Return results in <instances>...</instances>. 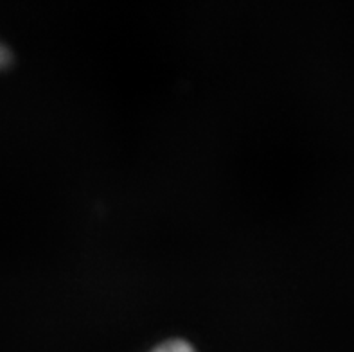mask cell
I'll return each instance as SVG.
<instances>
[{"label":"cell","instance_id":"6da1fadb","mask_svg":"<svg viewBox=\"0 0 354 352\" xmlns=\"http://www.w3.org/2000/svg\"><path fill=\"white\" fill-rule=\"evenodd\" d=\"M151 352H194V349L184 340H169L166 344L158 345Z\"/></svg>","mask_w":354,"mask_h":352},{"label":"cell","instance_id":"7a4b0ae2","mask_svg":"<svg viewBox=\"0 0 354 352\" xmlns=\"http://www.w3.org/2000/svg\"><path fill=\"white\" fill-rule=\"evenodd\" d=\"M6 62H8V53H6V49L0 45V67L2 65H6Z\"/></svg>","mask_w":354,"mask_h":352}]
</instances>
